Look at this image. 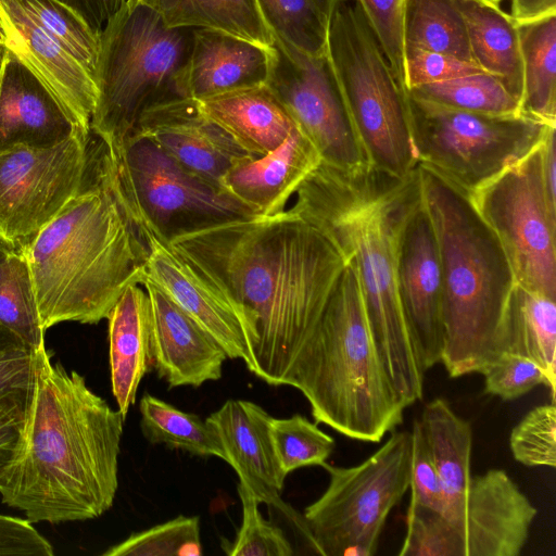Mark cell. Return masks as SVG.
<instances>
[{
  "instance_id": "6da1fadb",
  "label": "cell",
  "mask_w": 556,
  "mask_h": 556,
  "mask_svg": "<svg viewBox=\"0 0 556 556\" xmlns=\"http://www.w3.org/2000/svg\"><path fill=\"white\" fill-rule=\"evenodd\" d=\"M169 244L245 316L255 337L253 374L283 386L346 265L338 249L287 210L211 226Z\"/></svg>"
},
{
  "instance_id": "7a4b0ae2",
  "label": "cell",
  "mask_w": 556,
  "mask_h": 556,
  "mask_svg": "<svg viewBox=\"0 0 556 556\" xmlns=\"http://www.w3.org/2000/svg\"><path fill=\"white\" fill-rule=\"evenodd\" d=\"M35 353L23 443L0 471L1 501L30 522L98 518L117 492L125 418L46 346Z\"/></svg>"
},
{
  "instance_id": "3957f363",
  "label": "cell",
  "mask_w": 556,
  "mask_h": 556,
  "mask_svg": "<svg viewBox=\"0 0 556 556\" xmlns=\"http://www.w3.org/2000/svg\"><path fill=\"white\" fill-rule=\"evenodd\" d=\"M420 198L417 167L396 177L321 161L287 210L319 230L355 268L381 358L407 406L422 399L426 370L400 305L396 258L402 227Z\"/></svg>"
},
{
  "instance_id": "277c9868",
  "label": "cell",
  "mask_w": 556,
  "mask_h": 556,
  "mask_svg": "<svg viewBox=\"0 0 556 556\" xmlns=\"http://www.w3.org/2000/svg\"><path fill=\"white\" fill-rule=\"evenodd\" d=\"M100 139V138H99ZM89 149L81 189L18 250L42 328L98 324L132 285L146 280L149 248L121 182L113 150Z\"/></svg>"
},
{
  "instance_id": "5b68a950",
  "label": "cell",
  "mask_w": 556,
  "mask_h": 556,
  "mask_svg": "<svg viewBox=\"0 0 556 556\" xmlns=\"http://www.w3.org/2000/svg\"><path fill=\"white\" fill-rule=\"evenodd\" d=\"M417 172L442 268L440 363L451 378L481 374L505 353L504 319L514 274L468 194L421 165Z\"/></svg>"
},
{
  "instance_id": "8992f818",
  "label": "cell",
  "mask_w": 556,
  "mask_h": 556,
  "mask_svg": "<svg viewBox=\"0 0 556 556\" xmlns=\"http://www.w3.org/2000/svg\"><path fill=\"white\" fill-rule=\"evenodd\" d=\"M283 386L299 390L316 424L378 443L403 424L397 394L375 341L355 268L346 263Z\"/></svg>"
},
{
  "instance_id": "52a82bcc",
  "label": "cell",
  "mask_w": 556,
  "mask_h": 556,
  "mask_svg": "<svg viewBox=\"0 0 556 556\" xmlns=\"http://www.w3.org/2000/svg\"><path fill=\"white\" fill-rule=\"evenodd\" d=\"M192 31L167 26L153 7L137 0H127L106 21L94 72V135L118 146L136 130L147 110L190 98L187 67Z\"/></svg>"
},
{
  "instance_id": "ba28073f",
  "label": "cell",
  "mask_w": 556,
  "mask_h": 556,
  "mask_svg": "<svg viewBox=\"0 0 556 556\" xmlns=\"http://www.w3.org/2000/svg\"><path fill=\"white\" fill-rule=\"evenodd\" d=\"M326 54L369 166L409 176L418 163L407 90L353 0L331 14Z\"/></svg>"
},
{
  "instance_id": "9c48e42d",
  "label": "cell",
  "mask_w": 556,
  "mask_h": 556,
  "mask_svg": "<svg viewBox=\"0 0 556 556\" xmlns=\"http://www.w3.org/2000/svg\"><path fill=\"white\" fill-rule=\"evenodd\" d=\"M412 433L392 431L367 459L352 467L325 463V492L303 514L312 547L324 556H372L391 510L410 482Z\"/></svg>"
},
{
  "instance_id": "30bf717a",
  "label": "cell",
  "mask_w": 556,
  "mask_h": 556,
  "mask_svg": "<svg viewBox=\"0 0 556 556\" xmlns=\"http://www.w3.org/2000/svg\"><path fill=\"white\" fill-rule=\"evenodd\" d=\"M418 165L470 194L536 148L552 127L522 115L443 106L407 92Z\"/></svg>"
},
{
  "instance_id": "8fae6325",
  "label": "cell",
  "mask_w": 556,
  "mask_h": 556,
  "mask_svg": "<svg viewBox=\"0 0 556 556\" xmlns=\"http://www.w3.org/2000/svg\"><path fill=\"white\" fill-rule=\"evenodd\" d=\"M110 147L135 212L168 242L211 226L256 216L224 190L185 169L142 131L135 130L118 146Z\"/></svg>"
},
{
  "instance_id": "7c38bea8",
  "label": "cell",
  "mask_w": 556,
  "mask_h": 556,
  "mask_svg": "<svg viewBox=\"0 0 556 556\" xmlns=\"http://www.w3.org/2000/svg\"><path fill=\"white\" fill-rule=\"evenodd\" d=\"M468 197L500 241L516 285L556 300V208L544 187L543 141Z\"/></svg>"
},
{
  "instance_id": "4fadbf2b",
  "label": "cell",
  "mask_w": 556,
  "mask_h": 556,
  "mask_svg": "<svg viewBox=\"0 0 556 556\" xmlns=\"http://www.w3.org/2000/svg\"><path fill=\"white\" fill-rule=\"evenodd\" d=\"M89 138L77 127L55 146L0 151V241L22 248L81 189Z\"/></svg>"
},
{
  "instance_id": "5bb4252c",
  "label": "cell",
  "mask_w": 556,
  "mask_h": 556,
  "mask_svg": "<svg viewBox=\"0 0 556 556\" xmlns=\"http://www.w3.org/2000/svg\"><path fill=\"white\" fill-rule=\"evenodd\" d=\"M274 51L267 86L321 161L343 169L369 166L327 54L311 56L275 42Z\"/></svg>"
},
{
  "instance_id": "9a60e30c",
  "label": "cell",
  "mask_w": 556,
  "mask_h": 556,
  "mask_svg": "<svg viewBox=\"0 0 556 556\" xmlns=\"http://www.w3.org/2000/svg\"><path fill=\"white\" fill-rule=\"evenodd\" d=\"M400 305L424 369L441 362L443 279L437 236L422 197L401 230L396 258Z\"/></svg>"
},
{
  "instance_id": "2e32d148",
  "label": "cell",
  "mask_w": 556,
  "mask_h": 556,
  "mask_svg": "<svg viewBox=\"0 0 556 556\" xmlns=\"http://www.w3.org/2000/svg\"><path fill=\"white\" fill-rule=\"evenodd\" d=\"M139 218L149 248L146 280L160 288L210 333L228 358L243 361L253 374L255 337L245 316L168 241L154 233L140 215Z\"/></svg>"
},
{
  "instance_id": "e0dca14e",
  "label": "cell",
  "mask_w": 556,
  "mask_h": 556,
  "mask_svg": "<svg viewBox=\"0 0 556 556\" xmlns=\"http://www.w3.org/2000/svg\"><path fill=\"white\" fill-rule=\"evenodd\" d=\"M536 513L505 470L471 476L460 510L446 519L453 556H518Z\"/></svg>"
},
{
  "instance_id": "ac0fdd59",
  "label": "cell",
  "mask_w": 556,
  "mask_h": 556,
  "mask_svg": "<svg viewBox=\"0 0 556 556\" xmlns=\"http://www.w3.org/2000/svg\"><path fill=\"white\" fill-rule=\"evenodd\" d=\"M0 23L4 47L37 75L74 124L90 134L98 96L93 76L18 0H0Z\"/></svg>"
},
{
  "instance_id": "d6986e66",
  "label": "cell",
  "mask_w": 556,
  "mask_h": 556,
  "mask_svg": "<svg viewBox=\"0 0 556 556\" xmlns=\"http://www.w3.org/2000/svg\"><path fill=\"white\" fill-rule=\"evenodd\" d=\"M270 416L247 400H228L205 420L213 429L224 460L258 500L285 513L312 543L304 517L280 497L286 476L278 467L269 434Z\"/></svg>"
},
{
  "instance_id": "ffe728a7",
  "label": "cell",
  "mask_w": 556,
  "mask_h": 556,
  "mask_svg": "<svg viewBox=\"0 0 556 556\" xmlns=\"http://www.w3.org/2000/svg\"><path fill=\"white\" fill-rule=\"evenodd\" d=\"M136 130L150 136L185 169L219 189L228 168L250 155L191 98L150 108L139 118Z\"/></svg>"
},
{
  "instance_id": "44dd1931",
  "label": "cell",
  "mask_w": 556,
  "mask_h": 556,
  "mask_svg": "<svg viewBox=\"0 0 556 556\" xmlns=\"http://www.w3.org/2000/svg\"><path fill=\"white\" fill-rule=\"evenodd\" d=\"M151 306L153 368L168 388H198L220 379L224 348L160 288L144 280Z\"/></svg>"
},
{
  "instance_id": "7402d4cb",
  "label": "cell",
  "mask_w": 556,
  "mask_h": 556,
  "mask_svg": "<svg viewBox=\"0 0 556 556\" xmlns=\"http://www.w3.org/2000/svg\"><path fill=\"white\" fill-rule=\"evenodd\" d=\"M76 128L37 75L5 48L0 65V151L55 146Z\"/></svg>"
},
{
  "instance_id": "603a6c76",
  "label": "cell",
  "mask_w": 556,
  "mask_h": 556,
  "mask_svg": "<svg viewBox=\"0 0 556 556\" xmlns=\"http://www.w3.org/2000/svg\"><path fill=\"white\" fill-rule=\"evenodd\" d=\"M320 162L318 150L296 125L275 150L238 160L220 186L256 216H271L286 210L289 199Z\"/></svg>"
},
{
  "instance_id": "cb8c5ba5",
  "label": "cell",
  "mask_w": 556,
  "mask_h": 556,
  "mask_svg": "<svg viewBox=\"0 0 556 556\" xmlns=\"http://www.w3.org/2000/svg\"><path fill=\"white\" fill-rule=\"evenodd\" d=\"M274 46L263 47L208 28H193L187 67L188 96L202 101L267 85Z\"/></svg>"
},
{
  "instance_id": "d4e9b609",
  "label": "cell",
  "mask_w": 556,
  "mask_h": 556,
  "mask_svg": "<svg viewBox=\"0 0 556 556\" xmlns=\"http://www.w3.org/2000/svg\"><path fill=\"white\" fill-rule=\"evenodd\" d=\"M106 319L112 393L126 419L142 378L153 367L151 306L146 289L141 285L128 287Z\"/></svg>"
},
{
  "instance_id": "484cf974",
  "label": "cell",
  "mask_w": 556,
  "mask_h": 556,
  "mask_svg": "<svg viewBox=\"0 0 556 556\" xmlns=\"http://www.w3.org/2000/svg\"><path fill=\"white\" fill-rule=\"evenodd\" d=\"M197 103L206 117L253 156L264 155L278 148L296 126L286 106L267 85Z\"/></svg>"
},
{
  "instance_id": "4316f807",
  "label": "cell",
  "mask_w": 556,
  "mask_h": 556,
  "mask_svg": "<svg viewBox=\"0 0 556 556\" xmlns=\"http://www.w3.org/2000/svg\"><path fill=\"white\" fill-rule=\"evenodd\" d=\"M437 467L444 508L451 520L460 510L471 479L472 430L444 399L428 402L419 419Z\"/></svg>"
},
{
  "instance_id": "83f0119b",
  "label": "cell",
  "mask_w": 556,
  "mask_h": 556,
  "mask_svg": "<svg viewBox=\"0 0 556 556\" xmlns=\"http://www.w3.org/2000/svg\"><path fill=\"white\" fill-rule=\"evenodd\" d=\"M464 16L475 64L495 76L519 100L522 65L516 21L501 9L478 0H456Z\"/></svg>"
},
{
  "instance_id": "f1b7e54d",
  "label": "cell",
  "mask_w": 556,
  "mask_h": 556,
  "mask_svg": "<svg viewBox=\"0 0 556 556\" xmlns=\"http://www.w3.org/2000/svg\"><path fill=\"white\" fill-rule=\"evenodd\" d=\"M505 352L534 361L544 371L555 403L556 300L515 285L504 319Z\"/></svg>"
},
{
  "instance_id": "f546056e",
  "label": "cell",
  "mask_w": 556,
  "mask_h": 556,
  "mask_svg": "<svg viewBox=\"0 0 556 556\" xmlns=\"http://www.w3.org/2000/svg\"><path fill=\"white\" fill-rule=\"evenodd\" d=\"M520 115L556 126V13L519 21Z\"/></svg>"
},
{
  "instance_id": "4dcf8cb0",
  "label": "cell",
  "mask_w": 556,
  "mask_h": 556,
  "mask_svg": "<svg viewBox=\"0 0 556 556\" xmlns=\"http://www.w3.org/2000/svg\"><path fill=\"white\" fill-rule=\"evenodd\" d=\"M169 27L208 28L271 48L256 0H147Z\"/></svg>"
},
{
  "instance_id": "1f68e13d",
  "label": "cell",
  "mask_w": 556,
  "mask_h": 556,
  "mask_svg": "<svg viewBox=\"0 0 556 556\" xmlns=\"http://www.w3.org/2000/svg\"><path fill=\"white\" fill-rule=\"evenodd\" d=\"M403 45L475 63L456 0H404Z\"/></svg>"
},
{
  "instance_id": "d6a6232c",
  "label": "cell",
  "mask_w": 556,
  "mask_h": 556,
  "mask_svg": "<svg viewBox=\"0 0 556 556\" xmlns=\"http://www.w3.org/2000/svg\"><path fill=\"white\" fill-rule=\"evenodd\" d=\"M140 428L151 444H164L194 456H215L224 453L213 429L198 415L182 412L149 393L139 403Z\"/></svg>"
},
{
  "instance_id": "836d02e7",
  "label": "cell",
  "mask_w": 556,
  "mask_h": 556,
  "mask_svg": "<svg viewBox=\"0 0 556 556\" xmlns=\"http://www.w3.org/2000/svg\"><path fill=\"white\" fill-rule=\"evenodd\" d=\"M0 324L29 350L46 346L30 270L18 249L0 260Z\"/></svg>"
},
{
  "instance_id": "e575fe53",
  "label": "cell",
  "mask_w": 556,
  "mask_h": 556,
  "mask_svg": "<svg viewBox=\"0 0 556 556\" xmlns=\"http://www.w3.org/2000/svg\"><path fill=\"white\" fill-rule=\"evenodd\" d=\"M407 92L452 109L498 116L520 115L519 100L500 79L485 72L419 85Z\"/></svg>"
},
{
  "instance_id": "d590c367",
  "label": "cell",
  "mask_w": 556,
  "mask_h": 556,
  "mask_svg": "<svg viewBox=\"0 0 556 556\" xmlns=\"http://www.w3.org/2000/svg\"><path fill=\"white\" fill-rule=\"evenodd\" d=\"M274 42L311 56L326 53L329 18L315 0H256Z\"/></svg>"
},
{
  "instance_id": "8d00e7d4",
  "label": "cell",
  "mask_w": 556,
  "mask_h": 556,
  "mask_svg": "<svg viewBox=\"0 0 556 556\" xmlns=\"http://www.w3.org/2000/svg\"><path fill=\"white\" fill-rule=\"evenodd\" d=\"M269 434L278 467L286 477L302 467L323 466L336 446L331 435L300 414L271 417Z\"/></svg>"
},
{
  "instance_id": "74e56055",
  "label": "cell",
  "mask_w": 556,
  "mask_h": 556,
  "mask_svg": "<svg viewBox=\"0 0 556 556\" xmlns=\"http://www.w3.org/2000/svg\"><path fill=\"white\" fill-rule=\"evenodd\" d=\"M28 14L67 49L93 76L100 33L72 7L60 0H18Z\"/></svg>"
},
{
  "instance_id": "f35d334b",
  "label": "cell",
  "mask_w": 556,
  "mask_h": 556,
  "mask_svg": "<svg viewBox=\"0 0 556 556\" xmlns=\"http://www.w3.org/2000/svg\"><path fill=\"white\" fill-rule=\"evenodd\" d=\"M200 518L178 516L147 530L135 532L111 546L103 556H200Z\"/></svg>"
},
{
  "instance_id": "ab89813d",
  "label": "cell",
  "mask_w": 556,
  "mask_h": 556,
  "mask_svg": "<svg viewBox=\"0 0 556 556\" xmlns=\"http://www.w3.org/2000/svg\"><path fill=\"white\" fill-rule=\"evenodd\" d=\"M238 494L242 505V522L232 542L223 540L222 548L229 556H291L293 548L283 531L264 519L260 502L241 482Z\"/></svg>"
},
{
  "instance_id": "60d3db41",
  "label": "cell",
  "mask_w": 556,
  "mask_h": 556,
  "mask_svg": "<svg viewBox=\"0 0 556 556\" xmlns=\"http://www.w3.org/2000/svg\"><path fill=\"white\" fill-rule=\"evenodd\" d=\"M509 447L525 466H556V406L543 404L531 409L511 430Z\"/></svg>"
},
{
  "instance_id": "b9f144b4",
  "label": "cell",
  "mask_w": 556,
  "mask_h": 556,
  "mask_svg": "<svg viewBox=\"0 0 556 556\" xmlns=\"http://www.w3.org/2000/svg\"><path fill=\"white\" fill-rule=\"evenodd\" d=\"M363 13L393 73L406 89L403 45L404 0H353Z\"/></svg>"
},
{
  "instance_id": "7bdbcfd3",
  "label": "cell",
  "mask_w": 556,
  "mask_h": 556,
  "mask_svg": "<svg viewBox=\"0 0 556 556\" xmlns=\"http://www.w3.org/2000/svg\"><path fill=\"white\" fill-rule=\"evenodd\" d=\"M481 375L484 377V393L503 401L516 400L540 384L546 387L545 374L534 361L510 352L498 356Z\"/></svg>"
},
{
  "instance_id": "ee69618b",
  "label": "cell",
  "mask_w": 556,
  "mask_h": 556,
  "mask_svg": "<svg viewBox=\"0 0 556 556\" xmlns=\"http://www.w3.org/2000/svg\"><path fill=\"white\" fill-rule=\"evenodd\" d=\"M399 556H453L447 520L438 511L409 503Z\"/></svg>"
},
{
  "instance_id": "f6af8a7d",
  "label": "cell",
  "mask_w": 556,
  "mask_h": 556,
  "mask_svg": "<svg viewBox=\"0 0 556 556\" xmlns=\"http://www.w3.org/2000/svg\"><path fill=\"white\" fill-rule=\"evenodd\" d=\"M410 433V503L442 515L444 503L440 480L430 445L419 419L414 420Z\"/></svg>"
},
{
  "instance_id": "bcb514c9",
  "label": "cell",
  "mask_w": 556,
  "mask_h": 556,
  "mask_svg": "<svg viewBox=\"0 0 556 556\" xmlns=\"http://www.w3.org/2000/svg\"><path fill=\"white\" fill-rule=\"evenodd\" d=\"M404 68L406 90L419 85L482 72L472 62L445 53L413 48L404 49Z\"/></svg>"
},
{
  "instance_id": "7dc6e473",
  "label": "cell",
  "mask_w": 556,
  "mask_h": 556,
  "mask_svg": "<svg viewBox=\"0 0 556 556\" xmlns=\"http://www.w3.org/2000/svg\"><path fill=\"white\" fill-rule=\"evenodd\" d=\"M31 388L0 393V471L22 447Z\"/></svg>"
},
{
  "instance_id": "c3c4849f",
  "label": "cell",
  "mask_w": 556,
  "mask_h": 556,
  "mask_svg": "<svg viewBox=\"0 0 556 556\" xmlns=\"http://www.w3.org/2000/svg\"><path fill=\"white\" fill-rule=\"evenodd\" d=\"M53 556L54 549L27 519L0 515V556Z\"/></svg>"
},
{
  "instance_id": "681fc988",
  "label": "cell",
  "mask_w": 556,
  "mask_h": 556,
  "mask_svg": "<svg viewBox=\"0 0 556 556\" xmlns=\"http://www.w3.org/2000/svg\"><path fill=\"white\" fill-rule=\"evenodd\" d=\"M36 353L26 348L0 351V393L30 388L34 383Z\"/></svg>"
},
{
  "instance_id": "f907efd6",
  "label": "cell",
  "mask_w": 556,
  "mask_h": 556,
  "mask_svg": "<svg viewBox=\"0 0 556 556\" xmlns=\"http://www.w3.org/2000/svg\"><path fill=\"white\" fill-rule=\"evenodd\" d=\"M76 10L97 31L127 0H60Z\"/></svg>"
},
{
  "instance_id": "816d5d0a",
  "label": "cell",
  "mask_w": 556,
  "mask_h": 556,
  "mask_svg": "<svg viewBox=\"0 0 556 556\" xmlns=\"http://www.w3.org/2000/svg\"><path fill=\"white\" fill-rule=\"evenodd\" d=\"M551 13H556V0H510V16L516 22Z\"/></svg>"
},
{
  "instance_id": "f5cc1de1",
  "label": "cell",
  "mask_w": 556,
  "mask_h": 556,
  "mask_svg": "<svg viewBox=\"0 0 556 556\" xmlns=\"http://www.w3.org/2000/svg\"><path fill=\"white\" fill-rule=\"evenodd\" d=\"M13 249L0 241V260L3 258L9 251ZM16 348H26L23 342L14 336L10 330H8L4 326L0 324V351L16 349ZM27 349V348H26Z\"/></svg>"
},
{
  "instance_id": "db71d44e",
  "label": "cell",
  "mask_w": 556,
  "mask_h": 556,
  "mask_svg": "<svg viewBox=\"0 0 556 556\" xmlns=\"http://www.w3.org/2000/svg\"><path fill=\"white\" fill-rule=\"evenodd\" d=\"M344 0H315L320 10L326 14V16L330 20L331 14L339 3Z\"/></svg>"
},
{
  "instance_id": "11a10c76",
  "label": "cell",
  "mask_w": 556,
  "mask_h": 556,
  "mask_svg": "<svg viewBox=\"0 0 556 556\" xmlns=\"http://www.w3.org/2000/svg\"><path fill=\"white\" fill-rule=\"evenodd\" d=\"M492 7H501L502 0H478Z\"/></svg>"
},
{
  "instance_id": "9f6ffc18",
  "label": "cell",
  "mask_w": 556,
  "mask_h": 556,
  "mask_svg": "<svg viewBox=\"0 0 556 556\" xmlns=\"http://www.w3.org/2000/svg\"><path fill=\"white\" fill-rule=\"evenodd\" d=\"M4 50H5L4 45L0 42V65L2 62L3 54H4Z\"/></svg>"
},
{
  "instance_id": "6f0895ef",
  "label": "cell",
  "mask_w": 556,
  "mask_h": 556,
  "mask_svg": "<svg viewBox=\"0 0 556 556\" xmlns=\"http://www.w3.org/2000/svg\"><path fill=\"white\" fill-rule=\"evenodd\" d=\"M3 41H4V35H3L1 23H0V42L3 43Z\"/></svg>"
},
{
  "instance_id": "680465c9",
  "label": "cell",
  "mask_w": 556,
  "mask_h": 556,
  "mask_svg": "<svg viewBox=\"0 0 556 556\" xmlns=\"http://www.w3.org/2000/svg\"><path fill=\"white\" fill-rule=\"evenodd\" d=\"M137 1L147 2V0H137Z\"/></svg>"
}]
</instances>
